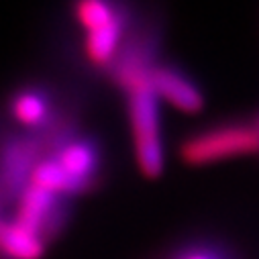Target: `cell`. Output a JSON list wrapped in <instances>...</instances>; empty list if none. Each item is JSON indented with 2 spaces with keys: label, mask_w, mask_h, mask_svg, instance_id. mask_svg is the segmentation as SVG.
Returning <instances> with one entry per match:
<instances>
[{
  "label": "cell",
  "mask_w": 259,
  "mask_h": 259,
  "mask_svg": "<svg viewBox=\"0 0 259 259\" xmlns=\"http://www.w3.org/2000/svg\"><path fill=\"white\" fill-rule=\"evenodd\" d=\"M149 74L124 84L120 90L126 102V116H128V126H131L137 165L143 176L153 180L161 176L165 159H163V139H161L159 98L151 86Z\"/></svg>",
  "instance_id": "cell-2"
},
{
  "label": "cell",
  "mask_w": 259,
  "mask_h": 259,
  "mask_svg": "<svg viewBox=\"0 0 259 259\" xmlns=\"http://www.w3.org/2000/svg\"><path fill=\"white\" fill-rule=\"evenodd\" d=\"M72 17L84 31V61L94 70L108 72L126 39L135 31L131 9L116 3L86 0V3L72 5Z\"/></svg>",
  "instance_id": "cell-1"
},
{
  "label": "cell",
  "mask_w": 259,
  "mask_h": 259,
  "mask_svg": "<svg viewBox=\"0 0 259 259\" xmlns=\"http://www.w3.org/2000/svg\"><path fill=\"white\" fill-rule=\"evenodd\" d=\"M49 157L59 165V169L72 178L82 190L92 192L96 190L98 182L102 180L104 167V151L96 137L88 133H80L78 128L68 137H63Z\"/></svg>",
  "instance_id": "cell-5"
},
{
  "label": "cell",
  "mask_w": 259,
  "mask_h": 259,
  "mask_svg": "<svg viewBox=\"0 0 259 259\" xmlns=\"http://www.w3.org/2000/svg\"><path fill=\"white\" fill-rule=\"evenodd\" d=\"M169 259H227L223 251L210 245H186L178 249Z\"/></svg>",
  "instance_id": "cell-8"
},
{
  "label": "cell",
  "mask_w": 259,
  "mask_h": 259,
  "mask_svg": "<svg viewBox=\"0 0 259 259\" xmlns=\"http://www.w3.org/2000/svg\"><path fill=\"white\" fill-rule=\"evenodd\" d=\"M5 110L17 124V131L33 135L51 131L61 122L74 118L70 112L63 110V106H59L55 92L47 84L37 82L17 86L7 96Z\"/></svg>",
  "instance_id": "cell-4"
},
{
  "label": "cell",
  "mask_w": 259,
  "mask_h": 259,
  "mask_svg": "<svg viewBox=\"0 0 259 259\" xmlns=\"http://www.w3.org/2000/svg\"><path fill=\"white\" fill-rule=\"evenodd\" d=\"M151 86L159 100H165L174 108L194 114L204 108V94L182 68L167 61H157L149 74Z\"/></svg>",
  "instance_id": "cell-6"
},
{
  "label": "cell",
  "mask_w": 259,
  "mask_h": 259,
  "mask_svg": "<svg viewBox=\"0 0 259 259\" xmlns=\"http://www.w3.org/2000/svg\"><path fill=\"white\" fill-rule=\"evenodd\" d=\"M253 124H255V126H257V131H259V116H257V118H255V122H253Z\"/></svg>",
  "instance_id": "cell-9"
},
{
  "label": "cell",
  "mask_w": 259,
  "mask_h": 259,
  "mask_svg": "<svg viewBox=\"0 0 259 259\" xmlns=\"http://www.w3.org/2000/svg\"><path fill=\"white\" fill-rule=\"evenodd\" d=\"M253 153H259V131L253 122H217L190 133L180 143L186 165H208Z\"/></svg>",
  "instance_id": "cell-3"
},
{
  "label": "cell",
  "mask_w": 259,
  "mask_h": 259,
  "mask_svg": "<svg viewBox=\"0 0 259 259\" xmlns=\"http://www.w3.org/2000/svg\"><path fill=\"white\" fill-rule=\"evenodd\" d=\"M45 247L47 243L39 235L19 227L13 219L0 229V259H41Z\"/></svg>",
  "instance_id": "cell-7"
}]
</instances>
